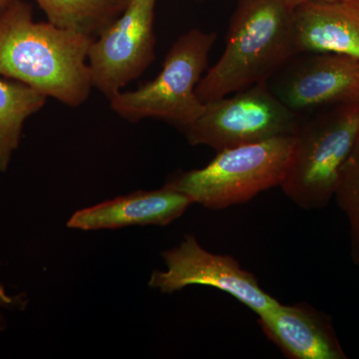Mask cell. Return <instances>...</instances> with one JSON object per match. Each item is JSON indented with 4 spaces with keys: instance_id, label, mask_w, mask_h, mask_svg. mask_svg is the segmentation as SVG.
<instances>
[{
    "instance_id": "obj_7",
    "label": "cell",
    "mask_w": 359,
    "mask_h": 359,
    "mask_svg": "<svg viewBox=\"0 0 359 359\" xmlns=\"http://www.w3.org/2000/svg\"><path fill=\"white\" fill-rule=\"evenodd\" d=\"M158 0H129L90 47L92 84L108 98L145 72L155 59Z\"/></svg>"
},
{
    "instance_id": "obj_17",
    "label": "cell",
    "mask_w": 359,
    "mask_h": 359,
    "mask_svg": "<svg viewBox=\"0 0 359 359\" xmlns=\"http://www.w3.org/2000/svg\"><path fill=\"white\" fill-rule=\"evenodd\" d=\"M290 2H292V4H294V6H299V4H304V2H309V1H318V2H354V4H356V2L358 1V0H290Z\"/></svg>"
},
{
    "instance_id": "obj_10",
    "label": "cell",
    "mask_w": 359,
    "mask_h": 359,
    "mask_svg": "<svg viewBox=\"0 0 359 359\" xmlns=\"http://www.w3.org/2000/svg\"><path fill=\"white\" fill-rule=\"evenodd\" d=\"M257 316L264 335L285 358H347L330 316L309 304L278 302Z\"/></svg>"
},
{
    "instance_id": "obj_20",
    "label": "cell",
    "mask_w": 359,
    "mask_h": 359,
    "mask_svg": "<svg viewBox=\"0 0 359 359\" xmlns=\"http://www.w3.org/2000/svg\"><path fill=\"white\" fill-rule=\"evenodd\" d=\"M356 4H358V6H359V0H358V2H356Z\"/></svg>"
},
{
    "instance_id": "obj_4",
    "label": "cell",
    "mask_w": 359,
    "mask_h": 359,
    "mask_svg": "<svg viewBox=\"0 0 359 359\" xmlns=\"http://www.w3.org/2000/svg\"><path fill=\"white\" fill-rule=\"evenodd\" d=\"M292 142L290 135L219 151L207 166L172 175L165 185L208 209L244 204L280 186Z\"/></svg>"
},
{
    "instance_id": "obj_16",
    "label": "cell",
    "mask_w": 359,
    "mask_h": 359,
    "mask_svg": "<svg viewBox=\"0 0 359 359\" xmlns=\"http://www.w3.org/2000/svg\"><path fill=\"white\" fill-rule=\"evenodd\" d=\"M0 306L1 308H16L23 306L22 297H14L7 294L6 290L0 285Z\"/></svg>"
},
{
    "instance_id": "obj_12",
    "label": "cell",
    "mask_w": 359,
    "mask_h": 359,
    "mask_svg": "<svg viewBox=\"0 0 359 359\" xmlns=\"http://www.w3.org/2000/svg\"><path fill=\"white\" fill-rule=\"evenodd\" d=\"M297 53H334L359 60V6L309 1L294 8Z\"/></svg>"
},
{
    "instance_id": "obj_8",
    "label": "cell",
    "mask_w": 359,
    "mask_h": 359,
    "mask_svg": "<svg viewBox=\"0 0 359 359\" xmlns=\"http://www.w3.org/2000/svg\"><path fill=\"white\" fill-rule=\"evenodd\" d=\"M162 257L167 271H153L149 285L163 294H173L189 285L212 287L235 297L257 316L280 302L237 259L205 250L195 236H186L178 247L165 250Z\"/></svg>"
},
{
    "instance_id": "obj_18",
    "label": "cell",
    "mask_w": 359,
    "mask_h": 359,
    "mask_svg": "<svg viewBox=\"0 0 359 359\" xmlns=\"http://www.w3.org/2000/svg\"><path fill=\"white\" fill-rule=\"evenodd\" d=\"M13 1V0H0V15Z\"/></svg>"
},
{
    "instance_id": "obj_13",
    "label": "cell",
    "mask_w": 359,
    "mask_h": 359,
    "mask_svg": "<svg viewBox=\"0 0 359 359\" xmlns=\"http://www.w3.org/2000/svg\"><path fill=\"white\" fill-rule=\"evenodd\" d=\"M46 100L27 85L0 78V172L6 171L20 145L26 119L39 112Z\"/></svg>"
},
{
    "instance_id": "obj_5",
    "label": "cell",
    "mask_w": 359,
    "mask_h": 359,
    "mask_svg": "<svg viewBox=\"0 0 359 359\" xmlns=\"http://www.w3.org/2000/svg\"><path fill=\"white\" fill-rule=\"evenodd\" d=\"M216 32L194 28L181 35L165 57L155 79L133 91L110 97L111 109L123 119L164 120L185 130L201 115L205 103L197 95L198 84L208 68Z\"/></svg>"
},
{
    "instance_id": "obj_11",
    "label": "cell",
    "mask_w": 359,
    "mask_h": 359,
    "mask_svg": "<svg viewBox=\"0 0 359 359\" xmlns=\"http://www.w3.org/2000/svg\"><path fill=\"white\" fill-rule=\"evenodd\" d=\"M193 201L165 185L159 190L137 191L85 208L73 214L68 228L82 231L115 230L130 226H167L185 214Z\"/></svg>"
},
{
    "instance_id": "obj_2",
    "label": "cell",
    "mask_w": 359,
    "mask_h": 359,
    "mask_svg": "<svg viewBox=\"0 0 359 359\" xmlns=\"http://www.w3.org/2000/svg\"><path fill=\"white\" fill-rule=\"evenodd\" d=\"M295 6L290 0H238L226 48L198 84L203 103L266 82L297 55Z\"/></svg>"
},
{
    "instance_id": "obj_3",
    "label": "cell",
    "mask_w": 359,
    "mask_h": 359,
    "mask_svg": "<svg viewBox=\"0 0 359 359\" xmlns=\"http://www.w3.org/2000/svg\"><path fill=\"white\" fill-rule=\"evenodd\" d=\"M299 116L280 188L302 209H323L334 198L340 172L358 142L359 100Z\"/></svg>"
},
{
    "instance_id": "obj_14",
    "label": "cell",
    "mask_w": 359,
    "mask_h": 359,
    "mask_svg": "<svg viewBox=\"0 0 359 359\" xmlns=\"http://www.w3.org/2000/svg\"><path fill=\"white\" fill-rule=\"evenodd\" d=\"M52 25L95 39L129 0H34Z\"/></svg>"
},
{
    "instance_id": "obj_6",
    "label": "cell",
    "mask_w": 359,
    "mask_h": 359,
    "mask_svg": "<svg viewBox=\"0 0 359 359\" xmlns=\"http://www.w3.org/2000/svg\"><path fill=\"white\" fill-rule=\"evenodd\" d=\"M299 118L263 82L205 103L199 117L184 132L191 145H205L219 152L294 135Z\"/></svg>"
},
{
    "instance_id": "obj_19",
    "label": "cell",
    "mask_w": 359,
    "mask_h": 359,
    "mask_svg": "<svg viewBox=\"0 0 359 359\" xmlns=\"http://www.w3.org/2000/svg\"><path fill=\"white\" fill-rule=\"evenodd\" d=\"M4 325V318H2V314L0 313V325Z\"/></svg>"
},
{
    "instance_id": "obj_1",
    "label": "cell",
    "mask_w": 359,
    "mask_h": 359,
    "mask_svg": "<svg viewBox=\"0 0 359 359\" xmlns=\"http://www.w3.org/2000/svg\"><path fill=\"white\" fill-rule=\"evenodd\" d=\"M93 39L49 21L36 22L27 4L13 0L0 15V76L79 107L93 88L88 65Z\"/></svg>"
},
{
    "instance_id": "obj_15",
    "label": "cell",
    "mask_w": 359,
    "mask_h": 359,
    "mask_svg": "<svg viewBox=\"0 0 359 359\" xmlns=\"http://www.w3.org/2000/svg\"><path fill=\"white\" fill-rule=\"evenodd\" d=\"M334 198L348 221L351 261L359 264V137L340 172Z\"/></svg>"
},
{
    "instance_id": "obj_9",
    "label": "cell",
    "mask_w": 359,
    "mask_h": 359,
    "mask_svg": "<svg viewBox=\"0 0 359 359\" xmlns=\"http://www.w3.org/2000/svg\"><path fill=\"white\" fill-rule=\"evenodd\" d=\"M266 84L285 107L304 115L359 100V60L334 53H297Z\"/></svg>"
}]
</instances>
